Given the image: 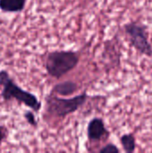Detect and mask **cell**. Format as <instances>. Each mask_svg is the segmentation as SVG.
Here are the masks:
<instances>
[{
	"label": "cell",
	"mask_w": 152,
	"mask_h": 153,
	"mask_svg": "<svg viewBox=\"0 0 152 153\" xmlns=\"http://www.w3.org/2000/svg\"><path fill=\"white\" fill-rule=\"evenodd\" d=\"M121 143L126 152H133L135 150V139L132 134H125L121 137Z\"/></svg>",
	"instance_id": "ba28073f"
},
{
	"label": "cell",
	"mask_w": 152,
	"mask_h": 153,
	"mask_svg": "<svg viewBox=\"0 0 152 153\" xmlns=\"http://www.w3.org/2000/svg\"><path fill=\"white\" fill-rule=\"evenodd\" d=\"M125 30L132 45L142 54L151 56L152 47L148 40V34L145 28L142 25L132 22L125 25Z\"/></svg>",
	"instance_id": "277c9868"
},
{
	"label": "cell",
	"mask_w": 152,
	"mask_h": 153,
	"mask_svg": "<svg viewBox=\"0 0 152 153\" xmlns=\"http://www.w3.org/2000/svg\"><path fill=\"white\" fill-rule=\"evenodd\" d=\"M26 0H0V10L3 13H20L25 8Z\"/></svg>",
	"instance_id": "8992f818"
},
{
	"label": "cell",
	"mask_w": 152,
	"mask_h": 153,
	"mask_svg": "<svg viewBox=\"0 0 152 153\" xmlns=\"http://www.w3.org/2000/svg\"><path fill=\"white\" fill-rule=\"evenodd\" d=\"M101 153H118L119 150L117 149L116 146L113 145V144H108L107 146H105L103 149L100 150Z\"/></svg>",
	"instance_id": "30bf717a"
},
{
	"label": "cell",
	"mask_w": 152,
	"mask_h": 153,
	"mask_svg": "<svg viewBox=\"0 0 152 153\" xmlns=\"http://www.w3.org/2000/svg\"><path fill=\"white\" fill-rule=\"evenodd\" d=\"M77 89V86L74 82H65L62 83H58L56 84L54 89L53 91L58 95H63V96H67V95H71L73 94Z\"/></svg>",
	"instance_id": "52a82bcc"
},
{
	"label": "cell",
	"mask_w": 152,
	"mask_h": 153,
	"mask_svg": "<svg viewBox=\"0 0 152 153\" xmlns=\"http://www.w3.org/2000/svg\"><path fill=\"white\" fill-rule=\"evenodd\" d=\"M79 62V56L73 51H54L47 55L45 67L47 74L60 78L73 70Z\"/></svg>",
	"instance_id": "7a4b0ae2"
},
{
	"label": "cell",
	"mask_w": 152,
	"mask_h": 153,
	"mask_svg": "<svg viewBox=\"0 0 152 153\" xmlns=\"http://www.w3.org/2000/svg\"><path fill=\"white\" fill-rule=\"evenodd\" d=\"M0 86L2 87L1 97L4 101L16 100L34 112H39L41 108V102L39 99L33 93L22 89L6 70L0 71Z\"/></svg>",
	"instance_id": "6da1fadb"
},
{
	"label": "cell",
	"mask_w": 152,
	"mask_h": 153,
	"mask_svg": "<svg viewBox=\"0 0 152 153\" xmlns=\"http://www.w3.org/2000/svg\"><path fill=\"white\" fill-rule=\"evenodd\" d=\"M7 135H8V130H7V128L4 126H1L0 125V145L6 139Z\"/></svg>",
	"instance_id": "8fae6325"
},
{
	"label": "cell",
	"mask_w": 152,
	"mask_h": 153,
	"mask_svg": "<svg viewBox=\"0 0 152 153\" xmlns=\"http://www.w3.org/2000/svg\"><path fill=\"white\" fill-rule=\"evenodd\" d=\"M106 132L107 131L104 123L99 118L92 119L88 126V136L89 139L90 140H94V141L99 140L106 134Z\"/></svg>",
	"instance_id": "5b68a950"
},
{
	"label": "cell",
	"mask_w": 152,
	"mask_h": 153,
	"mask_svg": "<svg viewBox=\"0 0 152 153\" xmlns=\"http://www.w3.org/2000/svg\"><path fill=\"white\" fill-rule=\"evenodd\" d=\"M23 117H24L25 120L27 121V123H28L29 125H30L31 126L36 127V126H38V122H37V120H36V117H35L33 112L28 110V111H26V112L23 114Z\"/></svg>",
	"instance_id": "9c48e42d"
},
{
	"label": "cell",
	"mask_w": 152,
	"mask_h": 153,
	"mask_svg": "<svg viewBox=\"0 0 152 153\" xmlns=\"http://www.w3.org/2000/svg\"><path fill=\"white\" fill-rule=\"evenodd\" d=\"M87 95L85 93L71 99H62L54 95H49L46 100L47 109L52 115L64 117L76 111L85 103Z\"/></svg>",
	"instance_id": "3957f363"
}]
</instances>
